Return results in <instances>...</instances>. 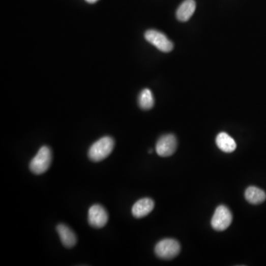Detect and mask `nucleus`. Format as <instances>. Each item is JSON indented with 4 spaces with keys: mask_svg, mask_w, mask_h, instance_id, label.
<instances>
[{
    "mask_svg": "<svg viewBox=\"0 0 266 266\" xmlns=\"http://www.w3.org/2000/svg\"><path fill=\"white\" fill-rule=\"evenodd\" d=\"M115 146L113 138L110 136L103 137L93 143L88 151V157L94 162H99L110 156Z\"/></svg>",
    "mask_w": 266,
    "mask_h": 266,
    "instance_id": "1",
    "label": "nucleus"
},
{
    "mask_svg": "<svg viewBox=\"0 0 266 266\" xmlns=\"http://www.w3.org/2000/svg\"><path fill=\"white\" fill-rule=\"evenodd\" d=\"M52 162V152L47 146L39 149L37 154L34 156L30 163V170L34 174H42L50 168Z\"/></svg>",
    "mask_w": 266,
    "mask_h": 266,
    "instance_id": "2",
    "label": "nucleus"
},
{
    "mask_svg": "<svg viewBox=\"0 0 266 266\" xmlns=\"http://www.w3.org/2000/svg\"><path fill=\"white\" fill-rule=\"evenodd\" d=\"M181 245L174 239H164L157 243L155 252L159 258L171 259L179 255Z\"/></svg>",
    "mask_w": 266,
    "mask_h": 266,
    "instance_id": "3",
    "label": "nucleus"
},
{
    "mask_svg": "<svg viewBox=\"0 0 266 266\" xmlns=\"http://www.w3.org/2000/svg\"><path fill=\"white\" fill-rule=\"evenodd\" d=\"M232 220V214L227 207L223 205H219L212 217V228L216 231H224L231 225Z\"/></svg>",
    "mask_w": 266,
    "mask_h": 266,
    "instance_id": "4",
    "label": "nucleus"
},
{
    "mask_svg": "<svg viewBox=\"0 0 266 266\" xmlns=\"http://www.w3.org/2000/svg\"><path fill=\"white\" fill-rule=\"evenodd\" d=\"M145 39L150 44L156 47L158 50L164 53H169L172 51L173 47L172 42L167 38L163 33L156 30H149L145 33Z\"/></svg>",
    "mask_w": 266,
    "mask_h": 266,
    "instance_id": "5",
    "label": "nucleus"
},
{
    "mask_svg": "<svg viewBox=\"0 0 266 266\" xmlns=\"http://www.w3.org/2000/svg\"><path fill=\"white\" fill-rule=\"evenodd\" d=\"M177 138L172 134H166L158 139L156 143V153L161 157H169L175 153L177 149Z\"/></svg>",
    "mask_w": 266,
    "mask_h": 266,
    "instance_id": "6",
    "label": "nucleus"
},
{
    "mask_svg": "<svg viewBox=\"0 0 266 266\" xmlns=\"http://www.w3.org/2000/svg\"><path fill=\"white\" fill-rule=\"evenodd\" d=\"M109 220V215L105 209L99 204H95L88 211V222L92 227H104Z\"/></svg>",
    "mask_w": 266,
    "mask_h": 266,
    "instance_id": "7",
    "label": "nucleus"
},
{
    "mask_svg": "<svg viewBox=\"0 0 266 266\" xmlns=\"http://www.w3.org/2000/svg\"><path fill=\"white\" fill-rule=\"evenodd\" d=\"M155 207V203L151 198L145 197L138 200L132 208V213L135 218H142L149 215Z\"/></svg>",
    "mask_w": 266,
    "mask_h": 266,
    "instance_id": "8",
    "label": "nucleus"
},
{
    "mask_svg": "<svg viewBox=\"0 0 266 266\" xmlns=\"http://www.w3.org/2000/svg\"><path fill=\"white\" fill-rule=\"evenodd\" d=\"M62 243L67 249L74 247L77 242V238L71 228L65 224H58L56 227Z\"/></svg>",
    "mask_w": 266,
    "mask_h": 266,
    "instance_id": "9",
    "label": "nucleus"
},
{
    "mask_svg": "<svg viewBox=\"0 0 266 266\" xmlns=\"http://www.w3.org/2000/svg\"><path fill=\"white\" fill-rule=\"evenodd\" d=\"M195 9V0H185L178 8L176 16L181 22H187L193 15Z\"/></svg>",
    "mask_w": 266,
    "mask_h": 266,
    "instance_id": "10",
    "label": "nucleus"
},
{
    "mask_svg": "<svg viewBox=\"0 0 266 266\" xmlns=\"http://www.w3.org/2000/svg\"><path fill=\"white\" fill-rule=\"evenodd\" d=\"M217 146L224 153H232L237 148V143L234 138L226 133L218 134L216 138Z\"/></svg>",
    "mask_w": 266,
    "mask_h": 266,
    "instance_id": "11",
    "label": "nucleus"
},
{
    "mask_svg": "<svg viewBox=\"0 0 266 266\" xmlns=\"http://www.w3.org/2000/svg\"><path fill=\"white\" fill-rule=\"evenodd\" d=\"M245 197L249 203L257 205L265 201L266 194L263 190L257 187H249L245 192Z\"/></svg>",
    "mask_w": 266,
    "mask_h": 266,
    "instance_id": "12",
    "label": "nucleus"
},
{
    "mask_svg": "<svg viewBox=\"0 0 266 266\" xmlns=\"http://www.w3.org/2000/svg\"><path fill=\"white\" fill-rule=\"evenodd\" d=\"M138 104L142 110H148L153 108L155 100L153 93L150 89H144L141 91L138 97Z\"/></svg>",
    "mask_w": 266,
    "mask_h": 266,
    "instance_id": "13",
    "label": "nucleus"
},
{
    "mask_svg": "<svg viewBox=\"0 0 266 266\" xmlns=\"http://www.w3.org/2000/svg\"><path fill=\"white\" fill-rule=\"evenodd\" d=\"M86 1L89 3H96V2L99 1V0H86Z\"/></svg>",
    "mask_w": 266,
    "mask_h": 266,
    "instance_id": "14",
    "label": "nucleus"
},
{
    "mask_svg": "<svg viewBox=\"0 0 266 266\" xmlns=\"http://www.w3.org/2000/svg\"><path fill=\"white\" fill-rule=\"evenodd\" d=\"M153 153V150H149V153Z\"/></svg>",
    "mask_w": 266,
    "mask_h": 266,
    "instance_id": "15",
    "label": "nucleus"
}]
</instances>
